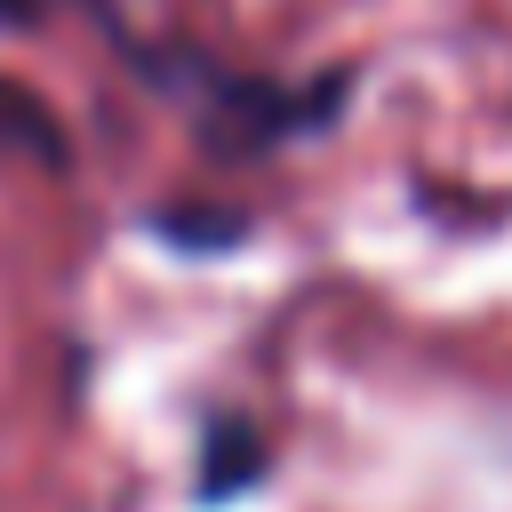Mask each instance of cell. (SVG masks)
I'll return each mask as SVG.
<instances>
[{
	"instance_id": "obj_1",
	"label": "cell",
	"mask_w": 512,
	"mask_h": 512,
	"mask_svg": "<svg viewBox=\"0 0 512 512\" xmlns=\"http://www.w3.org/2000/svg\"><path fill=\"white\" fill-rule=\"evenodd\" d=\"M256 472H264V440H256L240 416H216V424H208V456H200V496H208V504H216V496H240Z\"/></svg>"
},
{
	"instance_id": "obj_2",
	"label": "cell",
	"mask_w": 512,
	"mask_h": 512,
	"mask_svg": "<svg viewBox=\"0 0 512 512\" xmlns=\"http://www.w3.org/2000/svg\"><path fill=\"white\" fill-rule=\"evenodd\" d=\"M0 152H24V160H40V168H56V160H64L56 120H48L24 88H8V80H0Z\"/></svg>"
}]
</instances>
